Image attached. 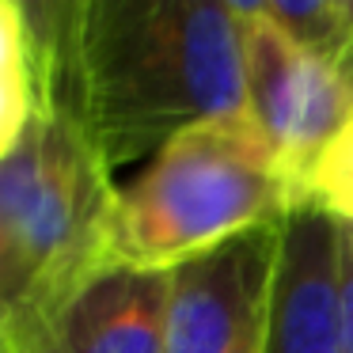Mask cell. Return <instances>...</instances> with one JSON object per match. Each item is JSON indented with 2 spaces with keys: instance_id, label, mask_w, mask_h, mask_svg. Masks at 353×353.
I'll return each mask as SVG.
<instances>
[{
  "instance_id": "obj_5",
  "label": "cell",
  "mask_w": 353,
  "mask_h": 353,
  "mask_svg": "<svg viewBox=\"0 0 353 353\" xmlns=\"http://www.w3.org/2000/svg\"><path fill=\"white\" fill-rule=\"evenodd\" d=\"M281 224L236 236L171 274L168 353H266Z\"/></svg>"
},
{
  "instance_id": "obj_3",
  "label": "cell",
  "mask_w": 353,
  "mask_h": 353,
  "mask_svg": "<svg viewBox=\"0 0 353 353\" xmlns=\"http://www.w3.org/2000/svg\"><path fill=\"white\" fill-rule=\"evenodd\" d=\"M304 205V190L254 114L213 118L168 141L133 183L118 186L107 262L175 274L236 236L289 221Z\"/></svg>"
},
{
  "instance_id": "obj_2",
  "label": "cell",
  "mask_w": 353,
  "mask_h": 353,
  "mask_svg": "<svg viewBox=\"0 0 353 353\" xmlns=\"http://www.w3.org/2000/svg\"><path fill=\"white\" fill-rule=\"evenodd\" d=\"M114 194V171L72 99H50L0 152V350L27 342L110 266Z\"/></svg>"
},
{
  "instance_id": "obj_7",
  "label": "cell",
  "mask_w": 353,
  "mask_h": 353,
  "mask_svg": "<svg viewBox=\"0 0 353 353\" xmlns=\"http://www.w3.org/2000/svg\"><path fill=\"white\" fill-rule=\"evenodd\" d=\"M266 353H345L338 221L315 201L281 224Z\"/></svg>"
},
{
  "instance_id": "obj_6",
  "label": "cell",
  "mask_w": 353,
  "mask_h": 353,
  "mask_svg": "<svg viewBox=\"0 0 353 353\" xmlns=\"http://www.w3.org/2000/svg\"><path fill=\"white\" fill-rule=\"evenodd\" d=\"M171 274L103 266L27 342L0 353H168Z\"/></svg>"
},
{
  "instance_id": "obj_9",
  "label": "cell",
  "mask_w": 353,
  "mask_h": 353,
  "mask_svg": "<svg viewBox=\"0 0 353 353\" xmlns=\"http://www.w3.org/2000/svg\"><path fill=\"white\" fill-rule=\"evenodd\" d=\"M307 194L338 224L353 228V114L345 118L342 130L330 137V145L315 160L312 179H307Z\"/></svg>"
},
{
  "instance_id": "obj_10",
  "label": "cell",
  "mask_w": 353,
  "mask_h": 353,
  "mask_svg": "<svg viewBox=\"0 0 353 353\" xmlns=\"http://www.w3.org/2000/svg\"><path fill=\"white\" fill-rule=\"evenodd\" d=\"M338 281H342V345L353 353V228L338 224Z\"/></svg>"
},
{
  "instance_id": "obj_1",
  "label": "cell",
  "mask_w": 353,
  "mask_h": 353,
  "mask_svg": "<svg viewBox=\"0 0 353 353\" xmlns=\"http://www.w3.org/2000/svg\"><path fill=\"white\" fill-rule=\"evenodd\" d=\"M77 95L110 171L201 122L251 114L239 0H80Z\"/></svg>"
},
{
  "instance_id": "obj_4",
  "label": "cell",
  "mask_w": 353,
  "mask_h": 353,
  "mask_svg": "<svg viewBox=\"0 0 353 353\" xmlns=\"http://www.w3.org/2000/svg\"><path fill=\"white\" fill-rule=\"evenodd\" d=\"M247 31V88L251 114L274 141L289 179L307 194L315 160L353 114V84L338 65L296 50L266 16L259 0H239Z\"/></svg>"
},
{
  "instance_id": "obj_8",
  "label": "cell",
  "mask_w": 353,
  "mask_h": 353,
  "mask_svg": "<svg viewBox=\"0 0 353 353\" xmlns=\"http://www.w3.org/2000/svg\"><path fill=\"white\" fill-rule=\"evenodd\" d=\"M259 8L296 50L338 65L353 84V0H274Z\"/></svg>"
}]
</instances>
